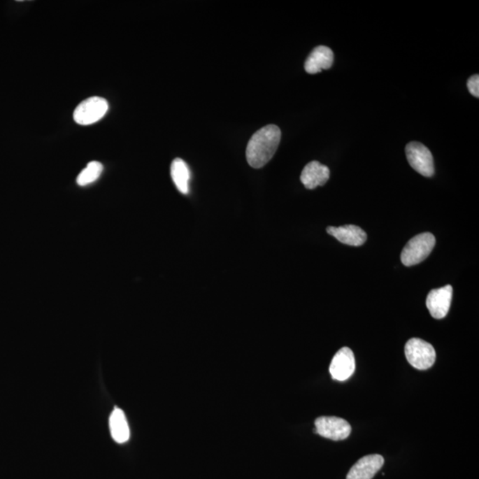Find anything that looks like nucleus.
Returning a JSON list of instances; mask_svg holds the SVG:
<instances>
[{
    "label": "nucleus",
    "instance_id": "obj_1",
    "mask_svg": "<svg viewBox=\"0 0 479 479\" xmlns=\"http://www.w3.org/2000/svg\"><path fill=\"white\" fill-rule=\"evenodd\" d=\"M282 131L276 124H269L256 131L246 148L248 163L255 169L265 166L278 148Z\"/></svg>",
    "mask_w": 479,
    "mask_h": 479
},
{
    "label": "nucleus",
    "instance_id": "obj_2",
    "mask_svg": "<svg viewBox=\"0 0 479 479\" xmlns=\"http://www.w3.org/2000/svg\"><path fill=\"white\" fill-rule=\"evenodd\" d=\"M435 244V236L431 233H422L413 237L402 250L403 265L412 266L422 262L431 253Z\"/></svg>",
    "mask_w": 479,
    "mask_h": 479
},
{
    "label": "nucleus",
    "instance_id": "obj_3",
    "mask_svg": "<svg viewBox=\"0 0 479 479\" xmlns=\"http://www.w3.org/2000/svg\"><path fill=\"white\" fill-rule=\"evenodd\" d=\"M405 355L409 364L418 370L431 369L436 361L434 346L420 338L408 340L405 346Z\"/></svg>",
    "mask_w": 479,
    "mask_h": 479
},
{
    "label": "nucleus",
    "instance_id": "obj_4",
    "mask_svg": "<svg viewBox=\"0 0 479 479\" xmlns=\"http://www.w3.org/2000/svg\"><path fill=\"white\" fill-rule=\"evenodd\" d=\"M108 110V103L105 99L94 96L83 101L75 108L73 118L80 125H90L97 123L104 117Z\"/></svg>",
    "mask_w": 479,
    "mask_h": 479
},
{
    "label": "nucleus",
    "instance_id": "obj_5",
    "mask_svg": "<svg viewBox=\"0 0 479 479\" xmlns=\"http://www.w3.org/2000/svg\"><path fill=\"white\" fill-rule=\"evenodd\" d=\"M406 158L410 166L424 177L434 175V157L424 144L420 142H410L406 147Z\"/></svg>",
    "mask_w": 479,
    "mask_h": 479
},
{
    "label": "nucleus",
    "instance_id": "obj_6",
    "mask_svg": "<svg viewBox=\"0 0 479 479\" xmlns=\"http://www.w3.org/2000/svg\"><path fill=\"white\" fill-rule=\"evenodd\" d=\"M315 432L334 441H345L352 432V427L345 419L336 416H322L315 422Z\"/></svg>",
    "mask_w": 479,
    "mask_h": 479
},
{
    "label": "nucleus",
    "instance_id": "obj_7",
    "mask_svg": "<svg viewBox=\"0 0 479 479\" xmlns=\"http://www.w3.org/2000/svg\"><path fill=\"white\" fill-rule=\"evenodd\" d=\"M355 358L352 350L348 347H343L334 356L329 372L334 380L343 382L351 378L355 372Z\"/></svg>",
    "mask_w": 479,
    "mask_h": 479
},
{
    "label": "nucleus",
    "instance_id": "obj_8",
    "mask_svg": "<svg viewBox=\"0 0 479 479\" xmlns=\"http://www.w3.org/2000/svg\"><path fill=\"white\" fill-rule=\"evenodd\" d=\"M452 297V287L447 285L432 289L426 299V306L434 319L441 320L448 315Z\"/></svg>",
    "mask_w": 479,
    "mask_h": 479
},
{
    "label": "nucleus",
    "instance_id": "obj_9",
    "mask_svg": "<svg viewBox=\"0 0 479 479\" xmlns=\"http://www.w3.org/2000/svg\"><path fill=\"white\" fill-rule=\"evenodd\" d=\"M385 464V459L380 455H370L359 459L352 466L346 479H372Z\"/></svg>",
    "mask_w": 479,
    "mask_h": 479
},
{
    "label": "nucleus",
    "instance_id": "obj_10",
    "mask_svg": "<svg viewBox=\"0 0 479 479\" xmlns=\"http://www.w3.org/2000/svg\"><path fill=\"white\" fill-rule=\"evenodd\" d=\"M334 64L331 49L325 45L317 46L307 57L305 69L308 74L320 73L323 69H329Z\"/></svg>",
    "mask_w": 479,
    "mask_h": 479
},
{
    "label": "nucleus",
    "instance_id": "obj_11",
    "mask_svg": "<svg viewBox=\"0 0 479 479\" xmlns=\"http://www.w3.org/2000/svg\"><path fill=\"white\" fill-rule=\"evenodd\" d=\"M329 175V169L326 165L313 161L303 168L300 180L307 190H315L317 187L325 185Z\"/></svg>",
    "mask_w": 479,
    "mask_h": 479
},
{
    "label": "nucleus",
    "instance_id": "obj_12",
    "mask_svg": "<svg viewBox=\"0 0 479 479\" xmlns=\"http://www.w3.org/2000/svg\"><path fill=\"white\" fill-rule=\"evenodd\" d=\"M327 232L338 239L340 243L350 246H362L366 241L365 231L355 224H345L339 227H329Z\"/></svg>",
    "mask_w": 479,
    "mask_h": 479
},
{
    "label": "nucleus",
    "instance_id": "obj_13",
    "mask_svg": "<svg viewBox=\"0 0 479 479\" xmlns=\"http://www.w3.org/2000/svg\"><path fill=\"white\" fill-rule=\"evenodd\" d=\"M110 429L112 438L118 444H124L130 438V428H129L127 416L122 409L115 408L113 412L111 413Z\"/></svg>",
    "mask_w": 479,
    "mask_h": 479
},
{
    "label": "nucleus",
    "instance_id": "obj_14",
    "mask_svg": "<svg viewBox=\"0 0 479 479\" xmlns=\"http://www.w3.org/2000/svg\"><path fill=\"white\" fill-rule=\"evenodd\" d=\"M171 176L178 190L187 194L190 192V171L186 162L180 158L174 159L171 165Z\"/></svg>",
    "mask_w": 479,
    "mask_h": 479
},
{
    "label": "nucleus",
    "instance_id": "obj_15",
    "mask_svg": "<svg viewBox=\"0 0 479 479\" xmlns=\"http://www.w3.org/2000/svg\"><path fill=\"white\" fill-rule=\"evenodd\" d=\"M102 171H103V165L100 162L92 161L87 164V166L79 173L77 178V183L78 186L85 187L88 186L100 178Z\"/></svg>",
    "mask_w": 479,
    "mask_h": 479
},
{
    "label": "nucleus",
    "instance_id": "obj_16",
    "mask_svg": "<svg viewBox=\"0 0 479 479\" xmlns=\"http://www.w3.org/2000/svg\"><path fill=\"white\" fill-rule=\"evenodd\" d=\"M467 87L469 91L471 94L474 96V97H479V76L473 75L471 78H469L467 82Z\"/></svg>",
    "mask_w": 479,
    "mask_h": 479
}]
</instances>
